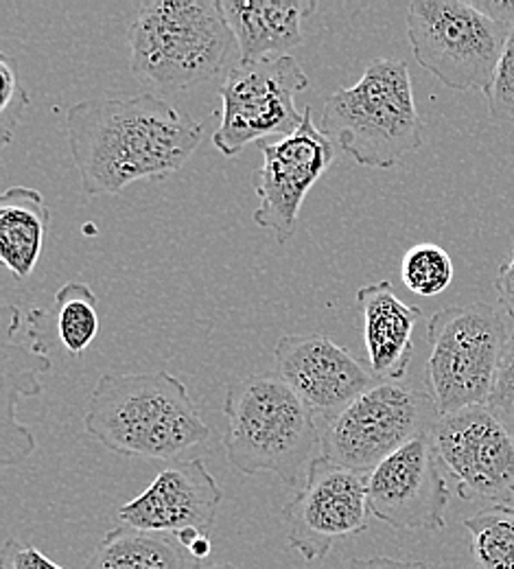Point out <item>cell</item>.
I'll use <instances>...</instances> for the list:
<instances>
[{"label":"cell","instance_id":"5bb4252c","mask_svg":"<svg viewBox=\"0 0 514 569\" xmlns=\"http://www.w3.org/2000/svg\"><path fill=\"white\" fill-rule=\"evenodd\" d=\"M276 372L311 412L326 421L374 388L381 379L370 363L322 333H288L274 347Z\"/></svg>","mask_w":514,"mask_h":569},{"label":"cell","instance_id":"7c38bea8","mask_svg":"<svg viewBox=\"0 0 514 569\" xmlns=\"http://www.w3.org/2000/svg\"><path fill=\"white\" fill-rule=\"evenodd\" d=\"M442 469L462 499L514 498V436L488 406L444 415L432 429Z\"/></svg>","mask_w":514,"mask_h":569},{"label":"cell","instance_id":"8fae6325","mask_svg":"<svg viewBox=\"0 0 514 569\" xmlns=\"http://www.w3.org/2000/svg\"><path fill=\"white\" fill-rule=\"evenodd\" d=\"M302 112L294 134L256 142L263 164L254 171L259 209L252 219L259 228L270 230L279 243L294 237L304 198L335 162V144L313 123L311 108Z\"/></svg>","mask_w":514,"mask_h":569},{"label":"cell","instance_id":"5b68a950","mask_svg":"<svg viewBox=\"0 0 514 569\" xmlns=\"http://www.w3.org/2000/svg\"><path fill=\"white\" fill-rule=\"evenodd\" d=\"M322 132L367 169H392L419 151L423 121L407 64L376 60L355 86L335 90L322 112Z\"/></svg>","mask_w":514,"mask_h":569},{"label":"cell","instance_id":"3957f363","mask_svg":"<svg viewBox=\"0 0 514 569\" xmlns=\"http://www.w3.org/2000/svg\"><path fill=\"white\" fill-rule=\"evenodd\" d=\"M228 462L245 476L274 473L302 489L322 456V427L311 408L279 372L232 381L223 401Z\"/></svg>","mask_w":514,"mask_h":569},{"label":"cell","instance_id":"6da1fadb","mask_svg":"<svg viewBox=\"0 0 514 569\" xmlns=\"http://www.w3.org/2000/svg\"><path fill=\"white\" fill-rule=\"evenodd\" d=\"M67 137L83 193L99 198L180 171L204 130L164 99L143 92L74 103L67 114Z\"/></svg>","mask_w":514,"mask_h":569},{"label":"cell","instance_id":"8992f818","mask_svg":"<svg viewBox=\"0 0 514 569\" xmlns=\"http://www.w3.org/2000/svg\"><path fill=\"white\" fill-rule=\"evenodd\" d=\"M508 333V318L486 302L453 305L427 325L430 392L441 417L488 406Z\"/></svg>","mask_w":514,"mask_h":569},{"label":"cell","instance_id":"9a60e30c","mask_svg":"<svg viewBox=\"0 0 514 569\" xmlns=\"http://www.w3.org/2000/svg\"><path fill=\"white\" fill-rule=\"evenodd\" d=\"M221 489L202 458L175 460L162 469L139 498L119 508V519L148 532H209L218 519Z\"/></svg>","mask_w":514,"mask_h":569},{"label":"cell","instance_id":"ac0fdd59","mask_svg":"<svg viewBox=\"0 0 514 569\" xmlns=\"http://www.w3.org/2000/svg\"><path fill=\"white\" fill-rule=\"evenodd\" d=\"M357 305L372 372L381 381H405L414 357V329L423 311L405 305L390 281L364 284L357 291Z\"/></svg>","mask_w":514,"mask_h":569},{"label":"cell","instance_id":"1f68e13d","mask_svg":"<svg viewBox=\"0 0 514 569\" xmlns=\"http://www.w3.org/2000/svg\"><path fill=\"white\" fill-rule=\"evenodd\" d=\"M206 532H202V530H195V528H189V530H182V532H178L175 535V539L180 541V546L184 548V550H191L193 548V543L198 541V539H202Z\"/></svg>","mask_w":514,"mask_h":569},{"label":"cell","instance_id":"44dd1931","mask_svg":"<svg viewBox=\"0 0 514 569\" xmlns=\"http://www.w3.org/2000/svg\"><path fill=\"white\" fill-rule=\"evenodd\" d=\"M477 569H514V506L497 503L464 519Z\"/></svg>","mask_w":514,"mask_h":569},{"label":"cell","instance_id":"d6a6232c","mask_svg":"<svg viewBox=\"0 0 514 569\" xmlns=\"http://www.w3.org/2000/svg\"><path fill=\"white\" fill-rule=\"evenodd\" d=\"M193 569H236L234 566H230V563H200V566H195Z\"/></svg>","mask_w":514,"mask_h":569},{"label":"cell","instance_id":"52a82bcc","mask_svg":"<svg viewBox=\"0 0 514 569\" xmlns=\"http://www.w3.org/2000/svg\"><path fill=\"white\" fill-rule=\"evenodd\" d=\"M405 22L416 62L453 90L486 92L513 33L462 0H414Z\"/></svg>","mask_w":514,"mask_h":569},{"label":"cell","instance_id":"2e32d148","mask_svg":"<svg viewBox=\"0 0 514 569\" xmlns=\"http://www.w3.org/2000/svg\"><path fill=\"white\" fill-rule=\"evenodd\" d=\"M24 311L4 302L2 307V465L24 462L36 451V438L16 419V401L42 392L40 377L51 370V357L42 340V318L36 322L29 342L18 333Z\"/></svg>","mask_w":514,"mask_h":569},{"label":"cell","instance_id":"d6986e66","mask_svg":"<svg viewBox=\"0 0 514 569\" xmlns=\"http://www.w3.org/2000/svg\"><path fill=\"white\" fill-rule=\"evenodd\" d=\"M51 211L40 191L11 187L0 198V261L13 279L31 277L40 261Z\"/></svg>","mask_w":514,"mask_h":569},{"label":"cell","instance_id":"603a6c76","mask_svg":"<svg viewBox=\"0 0 514 569\" xmlns=\"http://www.w3.org/2000/svg\"><path fill=\"white\" fill-rule=\"evenodd\" d=\"M453 261L449 252L436 243H419L410 248L401 263V279L405 287L423 298L441 296L453 283Z\"/></svg>","mask_w":514,"mask_h":569},{"label":"cell","instance_id":"836d02e7","mask_svg":"<svg viewBox=\"0 0 514 569\" xmlns=\"http://www.w3.org/2000/svg\"><path fill=\"white\" fill-rule=\"evenodd\" d=\"M473 569H477V568H473Z\"/></svg>","mask_w":514,"mask_h":569},{"label":"cell","instance_id":"4fadbf2b","mask_svg":"<svg viewBox=\"0 0 514 569\" xmlns=\"http://www.w3.org/2000/svg\"><path fill=\"white\" fill-rule=\"evenodd\" d=\"M449 498L432 433L416 436L367 476L370 512L399 530H441Z\"/></svg>","mask_w":514,"mask_h":569},{"label":"cell","instance_id":"277c9868","mask_svg":"<svg viewBox=\"0 0 514 569\" xmlns=\"http://www.w3.org/2000/svg\"><path fill=\"white\" fill-rule=\"evenodd\" d=\"M234 33L221 0H151L130 27V67L162 92L187 90L223 69Z\"/></svg>","mask_w":514,"mask_h":569},{"label":"cell","instance_id":"7a4b0ae2","mask_svg":"<svg viewBox=\"0 0 514 569\" xmlns=\"http://www.w3.org/2000/svg\"><path fill=\"white\" fill-rule=\"evenodd\" d=\"M83 426L105 449L149 460H175L213 433L187 386L164 370L103 375Z\"/></svg>","mask_w":514,"mask_h":569},{"label":"cell","instance_id":"30bf717a","mask_svg":"<svg viewBox=\"0 0 514 569\" xmlns=\"http://www.w3.org/2000/svg\"><path fill=\"white\" fill-rule=\"evenodd\" d=\"M370 515L367 473L324 456L311 465L304 487L281 510L290 548L306 563H320L337 541L364 535Z\"/></svg>","mask_w":514,"mask_h":569},{"label":"cell","instance_id":"ffe728a7","mask_svg":"<svg viewBox=\"0 0 514 569\" xmlns=\"http://www.w3.org/2000/svg\"><path fill=\"white\" fill-rule=\"evenodd\" d=\"M83 569H187V557L175 535L123 523L101 539Z\"/></svg>","mask_w":514,"mask_h":569},{"label":"cell","instance_id":"e0dca14e","mask_svg":"<svg viewBox=\"0 0 514 569\" xmlns=\"http://www.w3.org/2000/svg\"><path fill=\"white\" fill-rule=\"evenodd\" d=\"M225 20L241 53L239 64H261L304 42L302 24L318 9L313 0H223Z\"/></svg>","mask_w":514,"mask_h":569},{"label":"cell","instance_id":"f1b7e54d","mask_svg":"<svg viewBox=\"0 0 514 569\" xmlns=\"http://www.w3.org/2000/svg\"><path fill=\"white\" fill-rule=\"evenodd\" d=\"M346 569H430L423 561H403L390 557H372V559H353Z\"/></svg>","mask_w":514,"mask_h":569},{"label":"cell","instance_id":"7402d4cb","mask_svg":"<svg viewBox=\"0 0 514 569\" xmlns=\"http://www.w3.org/2000/svg\"><path fill=\"white\" fill-rule=\"evenodd\" d=\"M58 336L71 356H81L99 333L97 296L85 283L71 281L56 293Z\"/></svg>","mask_w":514,"mask_h":569},{"label":"cell","instance_id":"9c48e42d","mask_svg":"<svg viewBox=\"0 0 514 569\" xmlns=\"http://www.w3.org/2000/svg\"><path fill=\"white\" fill-rule=\"evenodd\" d=\"M309 88V77L292 56L239 64L220 88L221 123L213 142L223 156L234 158L248 142L290 137L304 112L295 108V94Z\"/></svg>","mask_w":514,"mask_h":569},{"label":"cell","instance_id":"d4e9b609","mask_svg":"<svg viewBox=\"0 0 514 569\" xmlns=\"http://www.w3.org/2000/svg\"><path fill=\"white\" fill-rule=\"evenodd\" d=\"M488 112L497 123L514 126V29L500 60L491 88L486 90Z\"/></svg>","mask_w":514,"mask_h":569},{"label":"cell","instance_id":"f546056e","mask_svg":"<svg viewBox=\"0 0 514 569\" xmlns=\"http://www.w3.org/2000/svg\"><path fill=\"white\" fill-rule=\"evenodd\" d=\"M473 4L488 18L514 29V0H484V2H473Z\"/></svg>","mask_w":514,"mask_h":569},{"label":"cell","instance_id":"cb8c5ba5","mask_svg":"<svg viewBox=\"0 0 514 569\" xmlns=\"http://www.w3.org/2000/svg\"><path fill=\"white\" fill-rule=\"evenodd\" d=\"M0 79H2V97H0V141L7 147L16 128L20 126L31 97L27 88L20 83L13 58L9 53H0Z\"/></svg>","mask_w":514,"mask_h":569},{"label":"cell","instance_id":"484cf974","mask_svg":"<svg viewBox=\"0 0 514 569\" xmlns=\"http://www.w3.org/2000/svg\"><path fill=\"white\" fill-rule=\"evenodd\" d=\"M488 408L495 412L514 417V318H508L506 345H504L500 375H497V383H495L493 397L488 401Z\"/></svg>","mask_w":514,"mask_h":569},{"label":"cell","instance_id":"4316f807","mask_svg":"<svg viewBox=\"0 0 514 569\" xmlns=\"http://www.w3.org/2000/svg\"><path fill=\"white\" fill-rule=\"evenodd\" d=\"M0 569H64L44 552L18 539H7L0 550Z\"/></svg>","mask_w":514,"mask_h":569},{"label":"cell","instance_id":"ba28073f","mask_svg":"<svg viewBox=\"0 0 514 569\" xmlns=\"http://www.w3.org/2000/svg\"><path fill=\"white\" fill-rule=\"evenodd\" d=\"M441 419L430 388L407 381H379L342 412L322 423V456L360 473H372L385 458Z\"/></svg>","mask_w":514,"mask_h":569},{"label":"cell","instance_id":"4dcf8cb0","mask_svg":"<svg viewBox=\"0 0 514 569\" xmlns=\"http://www.w3.org/2000/svg\"><path fill=\"white\" fill-rule=\"evenodd\" d=\"M198 561H206L209 557H211V552H213V543H211V539L204 535L202 539H198L195 543H193V548L189 550Z\"/></svg>","mask_w":514,"mask_h":569},{"label":"cell","instance_id":"83f0119b","mask_svg":"<svg viewBox=\"0 0 514 569\" xmlns=\"http://www.w3.org/2000/svg\"><path fill=\"white\" fill-rule=\"evenodd\" d=\"M495 291L500 296L502 307L506 309L508 318H514V252L511 259H506L495 277Z\"/></svg>","mask_w":514,"mask_h":569}]
</instances>
